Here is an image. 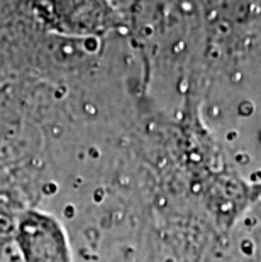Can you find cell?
<instances>
[{"instance_id": "6da1fadb", "label": "cell", "mask_w": 261, "mask_h": 262, "mask_svg": "<svg viewBox=\"0 0 261 262\" xmlns=\"http://www.w3.org/2000/svg\"><path fill=\"white\" fill-rule=\"evenodd\" d=\"M12 241L22 262H73L63 225L48 211L26 208L19 215Z\"/></svg>"}]
</instances>
